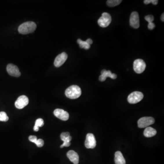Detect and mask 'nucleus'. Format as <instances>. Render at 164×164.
Wrapping results in <instances>:
<instances>
[{
	"label": "nucleus",
	"mask_w": 164,
	"mask_h": 164,
	"mask_svg": "<svg viewBox=\"0 0 164 164\" xmlns=\"http://www.w3.org/2000/svg\"><path fill=\"white\" fill-rule=\"evenodd\" d=\"M36 24L32 21H28L21 24L18 28V32L21 34H28L32 33L36 30Z\"/></svg>",
	"instance_id": "nucleus-1"
},
{
	"label": "nucleus",
	"mask_w": 164,
	"mask_h": 164,
	"mask_svg": "<svg viewBox=\"0 0 164 164\" xmlns=\"http://www.w3.org/2000/svg\"><path fill=\"white\" fill-rule=\"evenodd\" d=\"M82 94L81 89L77 85L69 87L65 91L66 97L71 99H76L81 96Z\"/></svg>",
	"instance_id": "nucleus-2"
},
{
	"label": "nucleus",
	"mask_w": 164,
	"mask_h": 164,
	"mask_svg": "<svg viewBox=\"0 0 164 164\" xmlns=\"http://www.w3.org/2000/svg\"><path fill=\"white\" fill-rule=\"evenodd\" d=\"M112 18L111 16L107 12H103L98 21L99 26L102 28H106L111 23Z\"/></svg>",
	"instance_id": "nucleus-3"
},
{
	"label": "nucleus",
	"mask_w": 164,
	"mask_h": 164,
	"mask_svg": "<svg viewBox=\"0 0 164 164\" xmlns=\"http://www.w3.org/2000/svg\"><path fill=\"white\" fill-rule=\"evenodd\" d=\"M144 97L143 94L141 92L135 91L130 94L128 97V101L131 104H135L141 101Z\"/></svg>",
	"instance_id": "nucleus-4"
},
{
	"label": "nucleus",
	"mask_w": 164,
	"mask_h": 164,
	"mask_svg": "<svg viewBox=\"0 0 164 164\" xmlns=\"http://www.w3.org/2000/svg\"><path fill=\"white\" fill-rule=\"evenodd\" d=\"M154 123V119L151 117H144L139 119L138 125L140 128H146Z\"/></svg>",
	"instance_id": "nucleus-5"
},
{
	"label": "nucleus",
	"mask_w": 164,
	"mask_h": 164,
	"mask_svg": "<svg viewBox=\"0 0 164 164\" xmlns=\"http://www.w3.org/2000/svg\"><path fill=\"white\" fill-rule=\"evenodd\" d=\"M133 67L135 72L139 74H141L145 69L146 64L143 60L138 59L134 62Z\"/></svg>",
	"instance_id": "nucleus-6"
},
{
	"label": "nucleus",
	"mask_w": 164,
	"mask_h": 164,
	"mask_svg": "<svg viewBox=\"0 0 164 164\" xmlns=\"http://www.w3.org/2000/svg\"><path fill=\"white\" fill-rule=\"evenodd\" d=\"M96 145V141L94 135L93 134H88L85 141V147L87 149H94Z\"/></svg>",
	"instance_id": "nucleus-7"
},
{
	"label": "nucleus",
	"mask_w": 164,
	"mask_h": 164,
	"mask_svg": "<svg viewBox=\"0 0 164 164\" xmlns=\"http://www.w3.org/2000/svg\"><path fill=\"white\" fill-rule=\"evenodd\" d=\"M29 99L25 95H21L18 97L16 101L15 102V105L17 109H22L28 104Z\"/></svg>",
	"instance_id": "nucleus-8"
},
{
	"label": "nucleus",
	"mask_w": 164,
	"mask_h": 164,
	"mask_svg": "<svg viewBox=\"0 0 164 164\" xmlns=\"http://www.w3.org/2000/svg\"><path fill=\"white\" fill-rule=\"evenodd\" d=\"M130 23L131 27L135 29H137L140 27V19L137 12H134L131 13Z\"/></svg>",
	"instance_id": "nucleus-9"
},
{
	"label": "nucleus",
	"mask_w": 164,
	"mask_h": 164,
	"mask_svg": "<svg viewBox=\"0 0 164 164\" xmlns=\"http://www.w3.org/2000/svg\"><path fill=\"white\" fill-rule=\"evenodd\" d=\"M7 70L9 74L13 77H19L21 74L18 68L13 64H8Z\"/></svg>",
	"instance_id": "nucleus-10"
},
{
	"label": "nucleus",
	"mask_w": 164,
	"mask_h": 164,
	"mask_svg": "<svg viewBox=\"0 0 164 164\" xmlns=\"http://www.w3.org/2000/svg\"><path fill=\"white\" fill-rule=\"evenodd\" d=\"M60 137L61 140L63 141V143L60 146V148L68 147L70 145V141H71L72 138L70 135L69 132H63L61 134Z\"/></svg>",
	"instance_id": "nucleus-11"
},
{
	"label": "nucleus",
	"mask_w": 164,
	"mask_h": 164,
	"mask_svg": "<svg viewBox=\"0 0 164 164\" xmlns=\"http://www.w3.org/2000/svg\"><path fill=\"white\" fill-rule=\"evenodd\" d=\"M67 59V54L65 52H62L56 58L54 63L55 66L57 68L59 67L65 63Z\"/></svg>",
	"instance_id": "nucleus-12"
},
{
	"label": "nucleus",
	"mask_w": 164,
	"mask_h": 164,
	"mask_svg": "<svg viewBox=\"0 0 164 164\" xmlns=\"http://www.w3.org/2000/svg\"><path fill=\"white\" fill-rule=\"evenodd\" d=\"M54 114L58 118L62 121H66L69 119V114L67 111H64L62 109H56L54 111Z\"/></svg>",
	"instance_id": "nucleus-13"
},
{
	"label": "nucleus",
	"mask_w": 164,
	"mask_h": 164,
	"mask_svg": "<svg viewBox=\"0 0 164 164\" xmlns=\"http://www.w3.org/2000/svg\"><path fill=\"white\" fill-rule=\"evenodd\" d=\"M107 77H110L113 79H115L117 78V75L112 74L110 71H107L105 69H103L102 71L101 75L99 77V80L101 82H103L106 80Z\"/></svg>",
	"instance_id": "nucleus-14"
},
{
	"label": "nucleus",
	"mask_w": 164,
	"mask_h": 164,
	"mask_svg": "<svg viewBox=\"0 0 164 164\" xmlns=\"http://www.w3.org/2000/svg\"><path fill=\"white\" fill-rule=\"evenodd\" d=\"M67 156L69 160L74 164H78L79 163V156L77 153L74 150H69L67 154Z\"/></svg>",
	"instance_id": "nucleus-15"
},
{
	"label": "nucleus",
	"mask_w": 164,
	"mask_h": 164,
	"mask_svg": "<svg viewBox=\"0 0 164 164\" xmlns=\"http://www.w3.org/2000/svg\"><path fill=\"white\" fill-rule=\"evenodd\" d=\"M114 161L115 164H126L125 158L121 151H118L115 153Z\"/></svg>",
	"instance_id": "nucleus-16"
},
{
	"label": "nucleus",
	"mask_w": 164,
	"mask_h": 164,
	"mask_svg": "<svg viewBox=\"0 0 164 164\" xmlns=\"http://www.w3.org/2000/svg\"><path fill=\"white\" fill-rule=\"evenodd\" d=\"M157 133L156 130L152 127H147L144 131V135L146 137L150 138L156 135Z\"/></svg>",
	"instance_id": "nucleus-17"
},
{
	"label": "nucleus",
	"mask_w": 164,
	"mask_h": 164,
	"mask_svg": "<svg viewBox=\"0 0 164 164\" xmlns=\"http://www.w3.org/2000/svg\"><path fill=\"white\" fill-rule=\"evenodd\" d=\"M44 125V121L42 119H38L36 121L33 130L35 131H38L39 127H42Z\"/></svg>",
	"instance_id": "nucleus-18"
},
{
	"label": "nucleus",
	"mask_w": 164,
	"mask_h": 164,
	"mask_svg": "<svg viewBox=\"0 0 164 164\" xmlns=\"http://www.w3.org/2000/svg\"><path fill=\"white\" fill-rule=\"evenodd\" d=\"M77 43L79 45L80 48H84V49H86V50L89 49L90 48V44L88 43L86 41H83L80 39H78Z\"/></svg>",
	"instance_id": "nucleus-19"
},
{
	"label": "nucleus",
	"mask_w": 164,
	"mask_h": 164,
	"mask_svg": "<svg viewBox=\"0 0 164 164\" xmlns=\"http://www.w3.org/2000/svg\"><path fill=\"white\" fill-rule=\"evenodd\" d=\"M122 2L121 0H108L107 4L110 7H114L119 5Z\"/></svg>",
	"instance_id": "nucleus-20"
},
{
	"label": "nucleus",
	"mask_w": 164,
	"mask_h": 164,
	"mask_svg": "<svg viewBox=\"0 0 164 164\" xmlns=\"http://www.w3.org/2000/svg\"><path fill=\"white\" fill-rule=\"evenodd\" d=\"M8 119V117L5 112H0V121L7 122Z\"/></svg>",
	"instance_id": "nucleus-21"
},
{
	"label": "nucleus",
	"mask_w": 164,
	"mask_h": 164,
	"mask_svg": "<svg viewBox=\"0 0 164 164\" xmlns=\"http://www.w3.org/2000/svg\"><path fill=\"white\" fill-rule=\"evenodd\" d=\"M145 19L149 23H153V21L154 20V17L152 15H150L145 17Z\"/></svg>",
	"instance_id": "nucleus-22"
},
{
	"label": "nucleus",
	"mask_w": 164,
	"mask_h": 164,
	"mask_svg": "<svg viewBox=\"0 0 164 164\" xmlns=\"http://www.w3.org/2000/svg\"><path fill=\"white\" fill-rule=\"evenodd\" d=\"M144 2V3L145 4H148L152 3L154 5H156L158 3V1L157 0H145Z\"/></svg>",
	"instance_id": "nucleus-23"
},
{
	"label": "nucleus",
	"mask_w": 164,
	"mask_h": 164,
	"mask_svg": "<svg viewBox=\"0 0 164 164\" xmlns=\"http://www.w3.org/2000/svg\"><path fill=\"white\" fill-rule=\"evenodd\" d=\"M36 145H37V146L38 147H42L44 145V141L42 139H38V140L35 143Z\"/></svg>",
	"instance_id": "nucleus-24"
},
{
	"label": "nucleus",
	"mask_w": 164,
	"mask_h": 164,
	"mask_svg": "<svg viewBox=\"0 0 164 164\" xmlns=\"http://www.w3.org/2000/svg\"><path fill=\"white\" fill-rule=\"evenodd\" d=\"M29 140L32 143L35 144L37 141V137L34 135H30V136L29 137Z\"/></svg>",
	"instance_id": "nucleus-25"
},
{
	"label": "nucleus",
	"mask_w": 164,
	"mask_h": 164,
	"mask_svg": "<svg viewBox=\"0 0 164 164\" xmlns=\"http://www.w3.org/2000/svg\"><path fill=\"white\" fill-rule=\"evenodd\" d=\"M155 24L153 23H149L148 25V28L150 30H153L155 28Z\"/></svg>",
	"instance_id": "nucleus-26"
},
{
	"label": "nucleus",
	"mask_w": 164,
	"mask_h": 164,
	"mask_svg": "<svg viewBox=\"0 0 164 164\" xmlns=\"http://www.w3.org/2000/svg\"><path fill=\"white\" fill-rule=\"evenodd\" d=\"M86 42L88 43L89 44H90V45L93 43V41H92V39H88L86 41Z\"/></svg>",
	"instance_id": "nucleus-27"
},
{
	"label": "nucleus",
	"mask_w": 164,
	"mask_h": 164,
	"mask_svg": "<svg viewBox=\"0 0 164 164\" xmlns=\"http://www.w3.org/2000/svg\"><path fill=\"white\" fill-rule=\"evenodd\" d=\"M164 13H163V14H162V15H161V21H164Z\"/></svg>",
	"instance_id": "nucleus-28"
}]
</instances>
